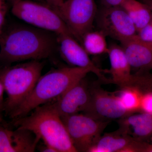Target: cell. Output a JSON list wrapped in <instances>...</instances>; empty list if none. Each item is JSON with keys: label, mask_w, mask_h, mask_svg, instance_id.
I'll use <instances>...</instances> for the list:
<instances>
[{"label": "cell", "mask_w": 152, "mask_h": 152, "mask_svg": "<svg viewBox=\"0 0 152 152\" xmlns=\"http://www.w3.org/2000/svg\"><path fill=\"white\" fill-rule=\"evenodd\" d=\"M57 47L54 33L32 26H14L0 35V61L10 64L50 56Z\"/></svg>", "instance_id": "1"}, {"label": "cell", "mask_w": 152, "mask_h": 152, "mask_svg": "<svg viewBox=\"0 0 152 152\" xmlns=\"http://www.w3.org/2000/svg\"><path fill=\"white\" fill-rule=\"evenodd\" d=\"M90 72L91 71L86 68L67 67L41 76L31 92L10 117L16 119L24 116L39 106L57 99Z\"/></svg>", "instance_id": "2"}, {"label": "cell", "mask_w": 152, "mask_h": 152, "mask_svg": "<svg viewBox=\"0 0 152 152\" xmlns=\"http://www.w3.org/2000/svg\"><path fill=\"white\" fill-rule=\"evenodd\" d=\"M17 129L32 132L39 140L58 152H77L62 120L52 104L36 108L32 113L15 119Z\"/></svg>", "instance_id": "3"}, {"label": "cell", "mask_w": 152, "mask_h": 152, "mask_svg": "<svg viewBox=\"0 0 152 152\" xmlns=\"http://www.w3.org/2000/svg\"><path fill=\"white\" fill-rule=\"evenodd\" d=\"M43 64L38 60H31L0 70V81L7 93L4 110L9 116L31 92L41 76Z\"/></svg>", "instance_id": "4"}, {"label": "cell", "mask_w": 152, "mask_h": 152, "mask_svg": "<svg viewBox=\"0 0 152 152\" xmlns=\"http://www.w3.org/2000/svg\"><path fill=\"white\" fill-rule=\"evenodd\" d=\"M11 12L15 17L34 27L57 35L69 34L73 36L62 18L48 5L22 0L12 5Z\"/></svg>", "instance_id": "5"}, {"label": "cell", "mask_w": 152, "mask_h": 152, "mask_svg": "<svg viewBox=\"0 0 152 152\" xmlns=\"http://www.w3.org/2000/svg\"><path fill=\"white\" fill-rule=\"evenodd\" d=\"M61 118L77 152H88L110 122L98 120L85 114Z\"/></svg>", "instance_id": "6"}, {"label": "cell", "mask_w": 152, "mask_h": 152, "mask_svg": "<svg viewBox=\"0 0 152 152\" xmlns=\"http://www.w3.org/2000/svg\"><path fill=\"white\" fill-rule=\"evenodd\" d=\"M74 37L80 42L91 31L97 15L94 0H65L58 12Z\"/></svg>", "instance_id": "7"}, {"label": "cell", "mask_w": 152, "mask_h": 152, "mask_svg": "<svg viewBox=\"0 0 152 152\" xmlns=\"http://www.w3.org/2000/svg\"><path fill=\"white\" fill-rule=\"evenodd\" d=\"M97 15L100 30L106 36L121 43L137 35L135 26L122 7H104Z\"/></svg>", "instance_id": "8"}, {"label": "cell", "mask_w": 152, "mask_h": 152, "mask_svg": "<svg viewBox=\"0 0 152 152\" xmlns=\"http://www.w3.org/2000/svg\"><path fill=\"white\" fill-rule=\"evenodd\" d=\"M89 104L84 114L98 120L119 119L130 115L123 108L116 94L105 91L99 86H91Z\"/></svg>", "instance_id": "9"}, {"label": "cell", "mask_w": 152, "mask_h": 152, "mask_svg": "<svg viewBox=\"0 0 152 152\" xmlns=\"http://www.w3.org/2000/svg\"><path fill=\"white\" fill-rule=\"evenodd\" d=\"M57 42L61 56L68 64L74 67L89 69L101 81L111 83V80L104 75L107 71L100 69L95 64L88 54L74 39L73 36L69 34L57 35Z\"/></svg>", "instance_id": "10"}, {"label": "cell", "mask_w": 152, "mask_h": 152, "mask_svg": "<svg viewBox=\"0 0 152 152\" xmlns=\"http://www.w3.org/2000/svg\"><path fill=\"white\" fill-rule=\"evenodd\" d=\"M110 68L107 73L112 76V83L121 87L134 88L140 89L143 83V77L140 73L133 75L131 68L121 46L113 44L109 46L107 53Z\"/></svg>", "instance_id": "11"}, {"label": "cell", "mask_w": 152, "mask_h": 152, "mask_svg": "<svg viewBox=\"0 0 152 152\" xmlns=\"http://www.w3.org/2000/svg\"><path fill=\"white\" fill-rule=\"evenodd\" d=\"M91 86L84 78L66 91L52 103L61 117L84 112L89 104Z\"/></svg>", "instance_id": "12"}, {"label": "cell", "mask_w": 152, "mask_h": 152, "mask_svg": "<svg viewBox=\"0 0 152 152\" xmlns=\"http://www.w3.org/2000/svg\"><path fill=\"white\" fill-rule=\"evenodd\" d=\"M121 45L131 68L139 72L152 69V43L142 40L137 34Z\"/></svg>", "instance_id": "13"}, {"label": "cell", "mask_w": 152, "mask_h": 152, "mask_svg": "<svg viewBox=\"0 0 152 152\" xmlns=\"http://www.w3.org/2000/svg\"><path fill=\"white\" fill-rule=\"evenodd\" d=\"M118 130L137 140L142 141L152 134V115L142 112L118 119Z\"/></svg>", "instance_id": "14"}, {"label": "cell", "mask_w": 152, "mask_h": 152, "mask_svg": "<svg viewBox=\"0 0 152 152\" xmlns=\"http://www.w3.org/2000/svg\"><path fill=\"white\" fill-rule=\"evenodd\" d=\"M138 141L118 130L102 134L88 152H132Z\"/></svg>", "instance_id": "15"}, {"label": "cell", "mask_w": 152, "mask_h": 152, "mask_svg": "<svg viewBox=\"0 0 152 152\" xmlns=\"http://www.w3.org/2000/svg\"><path fill=\"white\" fill-rule=\"evenodd\" d=\"M121 7L126 11L134 23L137 33L152 18V12L145 3L137 0H126Z\"/></svg>", "instance_id": "16"}, {"label": "cell", "mask_w": 152, "mask_h": 152, "mask_svg": "<svg viewBox=\"0 0 152 152\" xmlns=\"http://www.w3.org/2000/svg\"><path fill=\"white\" fill-rule=\"evenodd\" d=\"M104 34L100 30L90 31L82 38L83 48L89 55L97 56L107 53L109 46L107 44Z\"/></svg>", "instance_id": "17"}, {"label": "cell", "mask_w": 152, "mask_h": 152, "mask_svg": "<svg viewBox=\"0 0 152 152\" xmlns=\"http://www.w3.org/2000/svg\"><path fill=\"white\" fill-rule=\"evenodd\" d=\"M121 90L117 95L123 108L130 114L140 110L143 93L134 88H123Z\"/></svg>", "instance_id": "18"}, {"label": "cell", "mask_w": 152, "mask_h": 152, "mask_svg": "<svg viewBox=\"0 0 152 152\" xmlns=\"http://www.w3.org/2000/svg\"><path fill=\"white\" fill-rule=\"evenodd\" d=\"M140 110L142 112L152 115V91L144 93L142 95Z\"/></svg>", "instance_id": "19"}, {"label": "cell", "mask_w": 152, "mask_h": 152, "mask_svg": "<svg viewBox=\"0 0 152 152\" xmlns=\"http://www.w3.org/2000/svg\"><path fill=\"white\" fill-rule=\"evenodd\" d=\"M137 36L142 40L152 43V18L145 26L137 32Z\"/></svg>", "instance_id": "20"}, {"label": "cell", "mask_w": 152, "mask_h": 152, "mask_svg": "<svg viewBox=\"0 0 152 152\" xmlns=\"http://www.w3.org/2000/svg\"><path fill=\"white\" fill-rule=\"evenodd\" d=\"M7 1L8 0H0V35L4 30L7 12Z\"/></svg>", "instance_id": "21"}, {"label": "cell", "mask_w": 152, "mask_h": 152, "mask_svg": "<svg viewBox=\"0 0 152 152\" xmlns=\"http://www.w3.org/2000/svg\"><path fill=\"white\" fill-rule=\"evenodd\" d=\"M126 0H101L104 7H121Z\"/></svg>", "instance_id": "22"}, {"label": "cell", "mask_w": 152, "mask_h": 152, "mask_svg": "<svg viewBox=\"0 0 152 152\" xmlns=\"http://www.w3.org/2000/svg\"><path fill=\"white\" fill-rule=\"evenodd\" d=\"M48 5L55 10L58 13L65 0H46Z\"/></svg>", "instance_id": "23"}, {"label": "cell", "mask_w": 152, "mask_h": 152, "mask_svg": "<svg viewBox=\"0 0 152 152\" xmlns=\"http://www.w3.org/2000/svg\"><path fill=\"white\" fill-rule=\"evenodd\" d=\"M5 91L1 82L0 81V112L4 110V95Z\"/></svg>", "instance_id": "24"}, {"label": "cell", "mask_w": 152, "mask_h": 152, "mask_svg": "<svg viewBox=\"0 0 152 152\" xmlns=\"http://www.w3.org/2000/svg\"><path fill=\"white\" fill-rule=\"evenodd\" d=\"M39 151L43 152H58L53 147L45 143H44V145L41 147Z\"/></svg>", "instance_id": "25"}, {"label": "cell", "mask_w": 152, "mask_h": 152, "mask_svg": "<svg viewBox=\"0 0 152 152\" xmlns=\"http://www.w3.org/2000/svg\"><path fill=\"white\" fill-rule=\"evenodd\" d=\"M143 3L146 4L152 12V0H143Z\"/></svg>", "instance_id": "26"}, {"label": "cell", "mask_w": 152, "mask_h": 152, "mask_svg": "<svg viewBox=\"0 0 152 152\" xmlns=\"http://www.w3.org/2000/svg\"><path fill=\"white\" fill-rule=\"evenodd\" d=\"M21 1H22V0H8V1H9L12 5H13V4H15V3Z\"/></svg>", "instance_id": "27"}, {"label": "cell", "mask_w": 152, "mask_h": 152, "mask_svg": "<svg viewBox=\"0 0 152 152\" xmlns=\"http://www.w3.org/2000/svg\"><path fill=\"white\" fill-rule=\"evenodd\" d=\"M1 112H0V120H1Z\"/></svg>", "instance_id": "28"}, {"label": "cell", "mask_w": 152, "mask_h": 152, "mask_svg": "<svg viewBox=\"0 0 152 152\" xmlns=\"http://www.w3.org/2000/svg\"><path fill=\"white\" fill-rule=\"evenodd\" d=\"M150 152H152V146L151 148V151H150Z\"/></svg>", "instance_id": "29"}, {"label": "cell", "mask_w": 152, "mask_h": 152, "mask_svg": "<svg viewBox=\"0 0 152 152\" xmlns=\"http://www.w3.org/2000/svg\"><path fill=\"white\" fill-rule=\"evenodd\" d=\"M143 1V0H142V1Z\"/></svg>", "instance_id": "30"}]
</instances>
